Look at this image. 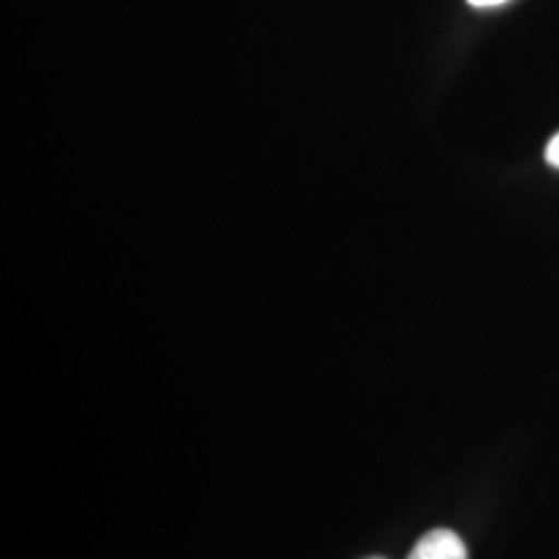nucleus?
<instances>
[{
	"instance_id": "nucleus-1",
	"label": "nucleus",
	"mask_w": 559,
	"mask_h": 559,
	"mask_svg": "<svg viewBox=\"0 0 559 559\" xmlns=\"http://www.w3.org/2000/svg\"><path fill=\"white\" fill-rule=\"evenodd\" d=\"M407 559H469L466 544L449 528H436L415 544Z\"/></svg>"
},
{
	"instance_id": "nucleus-2",
	"label": "nucleus",
	"mask_w": 559,
	"mask_h": 559,
	"mask_svg": "<svg viewBox=\"0 0 559 559\" xmlns=\"http://www.w3.org/2000/svg\"><path fill=\"white\" fill-rule=\"evenodd\" d=\"M544 158H547L549 166L559 169V132L547 143V151H544Z\"/></svg>"
},
{
	"instance_id": "nucleus-3",
	"label": "nucleus",
	"mask_w": 559,
	"mask_h": 559,
	"mask_svg": "<svg viewBox=\"0 0 559 559\" xmlns=\"http://www.w3.org/2000/svg\"><path fill=\"white\" fill-rule=\"evenodd\" d=\"M466 3L474 5V9H498V5H506L510 0H466Z\"/></svg>"
},
{
	"instance_id": "nucleus-4",
	"label": "nucleus",
	"mask_w": 559,
	"mask_h": 559,
	"mask_svg": "<svg viewBox=\"0 0 559 559\" xmlns=\"http://www.w3.org/2000/svg\"><path fill=\"white\" fill-rule=\"evenodd\" d=\"M370 559H383V557H370Z\"/></svg>"
}]
</instances>
